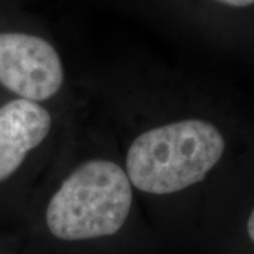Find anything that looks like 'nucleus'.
<instances>
[{
  "mask_svg": "<svg viewBox=\"0 0 254 254\" xmlns=\"http://www.w3.org/2000/svg\"><path fill=\"white\" fill-rule=\"evenodd\" d=\"M0 85L14 98L69 106L63 53L41 34L0 31Z\"/></svg>",
  "mask_w": 254,
  "mask_h": 254,
  "instance_id": "nucleus-3",
  "label": "nucleus"
},
{
  "mask_svg": "<svg viewBox=\"0 0 254 254\" xmlns=\"http://www.w3.org/2000/svg\"><path fill=\"white\" fill-rule=\"evenodd\" d=\"M141 100L122 131V163L161 243L193 246L190 200L225 161L226 133L213 119L178 105V96Z\"/></svg>",
  "mask_w": 254,
  "mask_h": 254,
  "instance_id": "nucleus-1",
  "label": "nucleus"
},
{
  "mask_svg": "<svg viewBox=\"0 0 254 254\" xmlns=\"http://www.w3.org/2000/svg\"><path fill=\"white\" fill-rule=\"evenodd\" d=\"M69 106H51L13 98L0 105V185L13 180L37 154L57 138L66 136Z\"/></svg>",
  "mask_w": 254,
  "mask_h": 254,
  "instance_id": "nucleus-4",
  "label": "nucleus"
},
{
  "mask_svg": "<svg viewBox=\"0 0 254 254\" xmlns=\"http://www.w3.org/2000/svg\"><path fill=\"white\" fill-rule=\"evenodd\" d=\"M193 246L206 254H254V202L236 218L203 222Z\"/></svg>",
  "mask_w": 254,
  "mask_h": 254,
  "instance_id": "nucleus-6",
  "label": "nucleus"
},
{
  "mask_svg": "<svg viewBox=\"0 0 254 254\" xmlns=\"http://www.w3.org/2000/svg\"><path fill=\"white\" fill-rule=\"evenodd\" d=\"M57 174L34 219L47 254H151L163 246L128 180L118 145L64 141Z\"/></svg>",
  "mask_w": 254,
  "mask_h": 254,
  "instance_id": "nucleus-2",
  "label": "nucleus"
},
{
  "mask_svg": "<svg viewBox=\"0 0 254 254\" xmlns=\"http://www.w3.org/2000/svg\"><path fill=\"white\" fill-rule=\"evenodd\" d=\"M174 24L193 28L254 26V0H138Z\"/></svg>",
  "mask_w": 254,
  "mask_h": 254,
  "instance_id": "nucleus-5",
  "label": "nucleus"
}]
</instances>
